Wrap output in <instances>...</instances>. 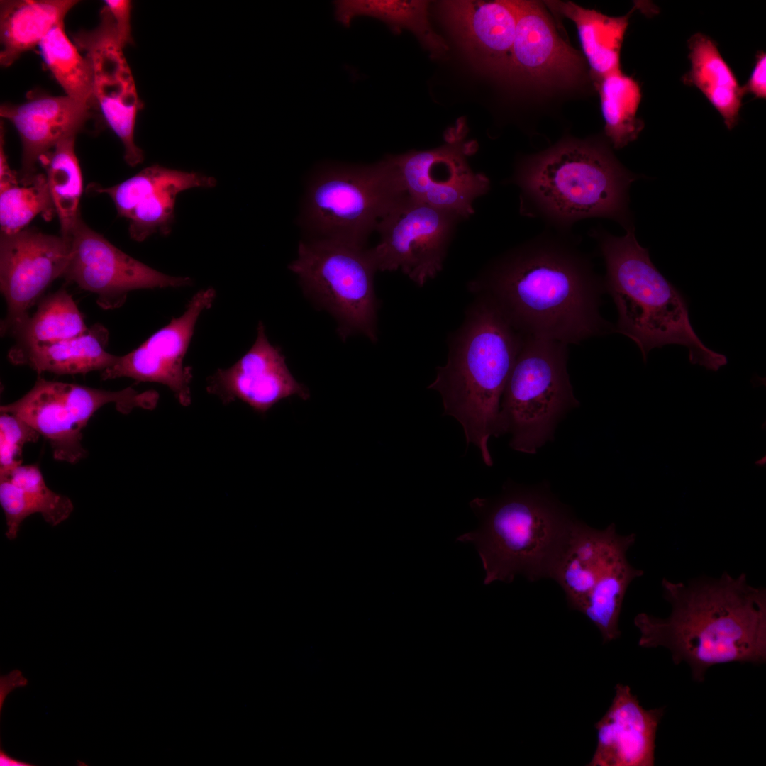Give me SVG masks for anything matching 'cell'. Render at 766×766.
<instances>
[{"label": "cell", "mask_w": 766, "mask_h": 766, "mask_svg": "<svg viewBox=\"0 0 766 766\" xmlns=\"http://www.w3.org/2000/svg\"><path fill=\"white\" fill-rule=\"evenodd\" d=\"M215 297L213 287L198 291L180 316L172 318L137 348L118 356L112 366L101 372V379L128 377L138 382L159 383L168 387L181 405L188 406L192 402L193 373L184 360L197 321L212 306Z\"/></svg>", "instance_id": "cell-16"}, {"label": "cell", "mask_w": 766, "mask_h": 766, "mask_svg": "<svg viewBox=\"0 0 766 766\" xmlns=\"http://www.w3.org/2000/svg\"><path fill=\"white\" fill-rule=\"evenodd\" d=\"M470 506L479 526L457 540L474 545L484 584L510 583L518 575L530 582L551 579L577 518L545 483L507 482L499 495L475 498Z\"/></svg>", "instance_id": "cell-6"}, {"label": "cell", "mask_w": 766, "mask_h": 766, "mask_svg": "<svg viewBox=\"0 0 766 766\" xmlns=\"http://www.w3.org/2000/svg\"><path fill=\"white\" fill-rule=\"evenodd\" d=\"M689 70L683 82L696 87L721 116L728 130L739 121L742 99L745 94L716 43L697 33L688 40Z\"/></svg>", "instance_id": "cell-27"}, {"label": "cell", "mask_w": 766, "mask_h": 766, "mask_svg": "<svg viewBox=\"0 0 766 766\" xmlns=\"http://www.w3.org/2000/svg\"><path fill=\"white\" fill-rule=\"evenodd\" d=\"M70 241L33 228L1 234L0 289L6 303L1 336H12L29 317V310L47 288L63 277Z\"/></svg>", "instance_id": "cell-14"}, {"label": "cell", "mask_w": 766, "mask_h": 766, "mask_svg": "<svg viewBox=\"0 0 766 766\" xmlns=\"http://www.w3.org/2000/svg\"><path fill=\"white\" fill-rule=\"evenodd\" d=\"M632 565L627 553L618 557L604 572L576 611L599 629L604 643L618 638V621L623 599L631 583L643 575Z\"/></svg>", "instance_id": "cell-32"}, {"label": "cell", "mask_w": 766, "mask_h": 766, "mask_svg": "<svg viewBox=\"0 0 766 766\" xmlns=\"http://www.w3.org/2000/svg\"><path fill=\"white\" fill-rule=\"evenodd\" d=\"M70 256L63 277L96 296L103 309L123 305L130 292L192 284L189 277L157 271L125 253L79 216L70 236Z\"/></svg>", "instance_id": "cell-13"}, {"label": "cell", "mask_w": 766, "mask_h": 766, "mask_svg": "<svg viewBox=\"0 0 766 766\" xmlns=\"http://www.w3.org/2000/svg\"><path fill=\"white\" fill-rule=\"evenodd\" d=\"M74 0H4L0 4V63L11 66L64 23Z\"/></svg>", "instance_id": "cell-26"}, {"label": "cell", "mask_w": 766, "mask_h": 766, "mask_svg": "<svg viewBox=\"0 0 766 766\" xmlns=\"http://www.w3.org/2000/svg\"><path fill=\"white\" fill-rule=\"evenodd\" d=\"M0 504L3 509L6 537L15 540L23 521L40 514L46 523L56 526L67 520L74 509L71 499L51 490L37 465H20L0 476Z\"/></svg>", "instance_id": "cell-24"}, {"label": "cell", "mask_w": 766, "mask_h": 766, "mask_svg": "<svg viewBox=\"0 0 766 766\" xmlns=\"http://www.w3.org/2000/svg\"><path fill=\"white\" fill-rule=\"evenodd\" d=\"M460 327L450 335L447 360L428 389L442 399L443 415L462 426L467 445L493 465L488 442L502 433L500 403L522 335L487 299L474 296Z\"/></svg>", "instance_id": "cell-4"}, {"label": "cell", "mask_w": 766, "mask_h": 766, "mask_svg": "<svg viewBox=\"0 0 766 766\" xmlns=\"http://www.w3.org/2000/svg\"><path fill=\"white\" fill-rule=\"evenodd\" d=\"M627 170L599 139L565 138L516 163L505 184L519 189V213L547 228L572 232L579 221L604 218L633 226L628 209L631 184L641 178Z\"/></svg>", "instance_id": "cell-3"}, {"label": "cell", "mask_w": 766, "mask_h": 766, "mask_svg": "<svg viewBox=\"0 0 766 766\" xmlns=\"http://www.w3.org/2000/svg\"><path fill=\"white\" fill-rule=\"evenodd\" d=\"M2 123L0 134V190L19 184L18 174L11 170L4 149V138Z\"/></svg>", "instance_id": "cell-39"}, {"label": "cell", "mask_w": 766, "mask_h": 766, "mask_svg": "<svg viewBox=\"0 0 766 766\" xmlns=\"http://www.w3.org/2000/svg\"><path fill=\"white\" fill-rule=\"evenodd\" d=\"M405 195L388 156L372 164H327L309 180L299 223L307 239L365 247L380 219Z\"/></svg>", "instance_id": "cell-7"}, {"label": "cell", "mask_w": 766, "mask_h": 766, "mask_svg": "<svg viewBox=\"0 0 766 766\" xmlns=\"http://www.w3.org/2000/svg\"><path fill=\"white\" fill-rule=\"evenodd\" d=\"M108 341L107 329L95 324L78 336L19 351L9 350L8 359L13 365L30 367L39 375L45 372L58 375L102 372L118 358L106 351Z\"/></svg>", "instance_id": "cell-25"}, {"label": "cell", "mask_w": 766, "mask_h": 766, "mask_svg": "<svg viewBox=\"0 0 766 766\" xmlns=\"http://www.w3.org/2000/svg\"><path fill=\"white\" fill-rule=\"evenodd\" d=\"M104 6L113 18L119 43L124 48L132 43L130 23L131 2L126 0H106Z\"/></svg>", "instance_id": "cell-37"}, {"label": "cell", "mask_w": 766, "mask_h": 766, "mask_svg": "<svg viewBox=\"0 0 766 766\" xmlns=\"http://www.w3.org/2000/svg\"><path fill=\"white\" fill-rule=\"evenodd\" d=\"M756 464H757L758 465H763V464L765 465V457H764V458H762V459L757 460L756 462Z\"/></svg>", "instance_id": "cell-41"}, {"label": "cell", "mask_w": 766, "mask_h": 766, "mask_svg": "<svg viewBox=\"0 0 766 766\" xmlns=\"http://www.w3.org/2000/svg\"><path fill=\"white\" fill-rule=\"evenodd\" d=\"M56 214L45 174L38 173L31 184H20L0 190L1 234H13L38 215L45 220Z\"/></svg>", "instance_id": "cell-35"}, {"label": "cell", "mask_w": 766, "mask_h": 766, "mask_svg": "<svg viewBox=\"0 0 766 766\" xmlns=\"http://www.w3.org/2000/svg\"><path fill=\"white\" fill-rule=\"evenodd\" d=\"M88 329L72 296L60 288L38 301L35 313L12 335L16 342L9 350L19 351L73 338Z\"/></svg>", "instance_id": "cell-30"}, {"label": "cell", "mask_w": 766, "mask_h": 766, "mask_svg": "<svg viewBox=\"0 0 766 766\" xmlns=\"http://www.w3.org/2000/svg\"><path fill=\"white\" fill-rule=\"evenodd\" d=\"M206 391L224 404L240 400L260 414L292 396L309 397L306 387L289 370L281 350L268 340L262 321L252 347L231 367L209 377Z\"/></svg>", "instance_id": "cell-19"}, {"label": "cell", "mask_w": 766, "mask_h": 766, "mask_svg": "<svg viewBox=\"0 0 766 766\" xmlns=\"http://www.w3.org/2000/svg\"><path fill=\"white\" fill-rule=\"evenodd\" d=\"M661 588L670 614L636 615L639 646L666 648L698 682L716 665L765 662L766 590L750 584L745 574L724 572L686 582L663 578Z\"/></svg>", "instance_id": "cell-2"}, {"label": "cell", "mask_w": 766, "mask_h": 766, "mask_svg": "<svg viewBox=\"0 0 766 766\" xmlns=\"http://www.w3.org/2000/svg\"><path fill=\"white\" fill-rule=\"evenodd\" d=\"M635 540L634 533H618L614 523L596 529L576 519L551 577L562 589L570 609L577 610L609 565L627 553Z\"/></svg>", "instance_id": "cell-23"}, {"label": "cell", "mask_w": 766, "mask_h": 766, "mask_svg": "<svg viewBox=\"0 0 766 766\" xmlns=\"http://www.w3.org/2000/svg\"><path fill=\"white\" fill-rule=\"evenodd\" d=\"M516 25L508 77L528 84H570L583 67L580 52L558 34L543 4L514 0Z\"/></svg>", "instance_id": "cell-18"}, {"label": "cell", "mask_w": 766, "mask_h": 766, "mask_svg": "<svg viewBox=\"0 0 766 766\" xmlns=\"http://www.w3.org/2000/svg\"><path fill=\"white\" fill-rule=\"evenodd\" d=\"M626 230L623 236L613 235L601 226L589 231L604 260L605 292L618 312L614 333L632 340L645 362L653 348L676 344L687 348L692 364L718 371L727 364L726 357L703 343L691 324L684 296L652 262L634 226Z\"/></svg>", "instance_id": "cell-5"}, {"label": "cell", "mask_w": 766, "mask_h": 766, "mask_svg": "<svg viewBox=\"0 0 766 766\" xmlns=\"http://www.w3.org/2000/svg\"><path fill=\"white\" fill-rule=\"evenodd\" d=\"M0 765L1 766H30L33 765L28 762L16 760L9 755L4 750L0 749Z\"/></svg>", "instance_id": "cell-40"}, {"label": "cell", "mask_w": 766, "mask_h": 766, "mask_svg": "<svg viewBox=\"0 0 766 766\" xmlns=\"http://www.w3.org/2000/svg\"><path fill=\"white\" fill-rule=\"evenodd\" d=\"M40 433L18 416L5 412L0 416V476L21 465L22 449L35 443Z\"/></svg>", "instance_id": "cell-36"}, {"label": "cell", "mask_w": 766, "mask_h": 766, "mask_svg": "<svg viewBox=\"0 0 766 766\" xmlns=\"http://www.w3.org/2000/svg\"><path fill=\"white\" fill-rule=\"evenodd\" d=\"M72 38L92 66L94 106L121 141L126 162L135 167L144 159L134 139L136 116L143 104L107 8H102L95 29L77 32Z\"/></svg>", "instance_id": "cell-15"}, {"label": "cell", "mask_w": 766, "mask_h": 766, "mask_svg": "<svg viewBox=\"0 0 766 766\" xmlns=\"http://www.w3.org/2000/svg\"><path fill=\"white\" fill-rule=\"evenodd\" d=\"M289 269L305 293L337 320L345 338L362 334L377 340L378 304L374 286L377 271L370 249L340 242L300 241Z\"/></svg>", "instance_id": "cell-9"}, {"label": "cell", "mask_w": 766, "mask_h": 766, "mask_svg": "<svg viewBox=\"0 0 766 766\" xmlns=\"http://www.w3.org/2000/svg\"><path fill=\"white\" fill-rule=\"evenodd\" d=\"M743 88L745 94L750 93L758 99L766 98V55L765 52L757 55L755 66Z\"/></svg>", "instance_id": "cell-38"}, {"label": "cell", "mask_w": 766, "mask_h": 766, "mask_svg": "<svg viewBox=\"0 0 766 766\" xmlns=\"http://www.w3.org/2000/svg\"><path fill=\"white\" fill-rule=\"evenodd\" d=\"M567 345L522 335L500 403L502 433L516 451L534 454L579 405L567 370Z\"/></svg>", "instance_id": "cell-8"}, {"label": "cell", "mask_w": 766, "mask_h": 766, "mask_svg": "<svg viewBox=\"0 0 766 766\" xmlns=\"http://www.w3.org/2000/svg\"><path fill=\"white\" fill-rule=\"evenodd\" d=\"M427 1L340 0L334 1L335 18L350 26L358 16H370L384 22L395 33L411 31L431 57H439L448 50L445 40L433 29L428 18Z\"/></svg>", "instance_id": "cell-29"}, {"label": "cell", "mask_w": 766, "mask_h": 766, "mask_svg": "<svg viewBox=\"0 0 766 766\" xmlns=\"http://www.w3.org/2000/svg\"><path fill=\"white\" fill-rule=\"evenodd\" d=\"M665 707L645 709L628 685L617 684L611 704L595 723L592 766H653Z\"/></svg>", "instance_id": "cell-22"}, {"label": "cell", "mask_w": 766, "mask_h": 766, "mask_svg": "<svg viewBox=\"0 0 766 766\" xmlns=\"http://www.w3.org/2000/svg\"><path fill=\"white\" fill-rule=\"evenodd\" d=\"M457 216L405 195L380 219L370 252L377 271L401 270L423 287L443 270Z\"/></svg>", "instance_id": "cell-11"}, {"label": "cell", "mask_w": 766, "mask_h": 766, "mask_svg": "<svg viewBox=\"0 0 766 766\" xmlns=\"http://www.w3.org/2000/svg\"><path fill=\"white\" fill-rule=\"evenodd\" d=\"M38 47L44 63L66 95L94 106L91 62L79 53L77 47L69 39L64 23L55 26Z\"/></svg>", "instance_id": "cell-34"}, {"label": "cell", "mask_w": 766, "mask_h": 766, "mask_svg": "<svg viewBox=\"0 0 766 766\" xmlns=\"http://www.w3.org/2000/svg\"><path fill=\"white\" fill-rule=\"evenodd\" d=\"M91 106L67 95L51 96L30 93L26 102L4 104L1 118L9 121L18 133L22 144L20 184L32 183L41 155L62 139L77 135L91 117Z\"/></svg>", "instance_id": "cell-21"}, {"label": "cell", "mask_w": 766, "mask_h": 766, "mask_svg": "<svg viewBox=\"0 0 766 766\" xmlns=\"http://www.w3.org/2000/svg\"><path fill=\"white\" fill-rule=\"evenodd\" d=\"M159 395L154 390L138 392L132 387L108 391L38 377L33 387L19 399L1 405V412L24 420L50 443L53 457L76 463L87 455L82 445V430L103 406L113 404L121 413L135 408L153 409Z\"/></svg>", "instance_id": "cell-10"}, {"label": "cell", "mask_w": 766, "mask_h": 766, "mask_svg": "<svg viewBox=\"0 0 766 766\" xmlns=\"http://www.w3.org/2000/svg\"><path fill=\"white\" fill-rule=\"evenodd\" d=\"M596 87L600 96L605 135L615 149H621L635 140L644 128V122L637 117L640 87L621 71L606 76Z\"/></svg>", "instance_id": "cell-33"}, {"label": "cell", "mask_w": 766, "mask_h": 766, "mask_svg": "<svg viewBox=\"0 0 766 766\" xmlns=\"http://www.w3.org/2000/svg\"><path fill=\"white\" fill-rule=\"evenodd\" d=\"M465 136L460 123L438 148L388 156L407 195L461 219L474 213V200L490 189L489 179L468 164L467 156L476 151L477 143L465 140Z\"/></svg>", "instance_id": "cell-12"}, {"label": "cell", "mask_w": 766, "mask_h": 766, "mask_svg": "<svg viewBox=\"0 0 766 766\" xmlns=\"http://www.w3.org/2000/svg\"><path fill=\"white\" fill-rule=\"evenodd\" d=\"M438 11L472 65L484 72L508 77L516 25L513 1H443Z\"/></svg>", "instance_id": "cell-20"}, {"label": "cell", "mask_w": 766, "mask_h": 766, "mask_svg": "<svg viewBox=\"0 0 766 766\" xmlns=\"http://www.w3.org/2000/svg\"><path fill=\"white\" fill-rule=\"evenodd\" d=\"M216 184L211 176L154 165L114 186L95 184L92 191L111 199L118 215L128 221L131 238L143 242L154 233H170L179 193L196 187H213Z\"/></svg>", "instance_id": "cell-17"}, {"label": "cell", "mask_w": 766, "mask_h": 766, "mask_svg": "<svg viewBox=\"0 0 766 766\" xmlns=\"http://www.w3.org/2000/svg\"><path fill=\"white\" fill-rule=\"evenodd\" d=\"M546 5L572 21L596 85L621 71L620 54L630 13L612 17L571 1H549Z\"/></svg>", "instance_id": "cell-28"}, {"label": "cell", "mask_w": 766, "mask_h": 766, "mask_svg": "<svg viewBox=\"0 0 766 766\" xmlns=\"http://www.w3.org/2000/svg\"><path fill=\"white\" fill-rule=\"evenodd\" d=\"M580 243L546 228L490 260L468 289L521 335L568 345L614 333L600 313L604 279Z\"/></svg>", "instance_id": "cell-1"}, {"label": "cell", "mask_w": 766, "mask_h": 766, "mask_svg": "<svg viewBox=\"0 0 766 766\" xmlns=\"http://www.w3.org/2000/svg\"><path fill=\"white\" fill-rule=\"evenodd\" d=\"M75 139L76 135L62 139L39 158L59 219L60 235L69 241L80 216L79 204L83 187L81 168L74 151Z\"/></svg>", "instance_id": "cell-31"}]
</instances>
